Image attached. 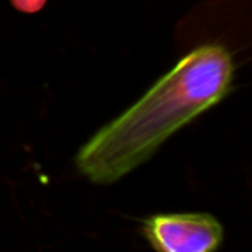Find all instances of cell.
<instances>
[{
	"label": "cell",
	"instance_id": "cell-3",
	"mask_svg": "<svg viewBox=\"0 0 252 252\" xmlns=\"http://www.w3.org/2000/svg\"><path fill=\"white\" fill-rule=\"evenodd\" d=\"M10 4L18 10V12H24V14H35L39 12L47 0H10Z\"/></svg>",
	"mask_w": 252,
	"mask_h": 252
},
{
	"label": "cell",
	"instance_id": "cell-2",
	"mask_svg": "<svg viewBox=\"0 0 252 252\" xmlns=\"http://www.w3.org/2000/svg\"><path fill=\"white\" fill-rule=\"evenodd\" d=\"M144 234L161 252H213L224 230L209 213H163L144 220Z\"/></svg>",
	"mask_w": 252,
	"mask_h": 252
},
{
	"label": "cell",
	"instance_id": "cell-1",
	"mask_svg": "<svg viewBox=\"0 0 252 252\" xmlns=\"http://www.w3.org/2000/svg\"><path fill=\"white\" fill-rule=\"evenodd\" d=\"M232 75V55L222 45L195 47L130 108L89 138L75 158L77 169L98 185L132 173L169 136L220 102Z\"/></svg>",
	"mask_w": 252,
	"mask_h": 252
}]
</instances>
